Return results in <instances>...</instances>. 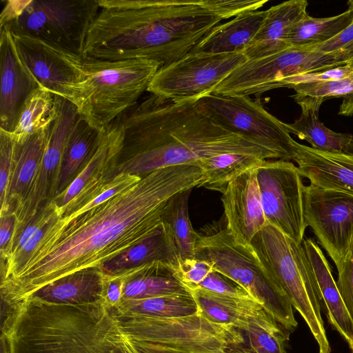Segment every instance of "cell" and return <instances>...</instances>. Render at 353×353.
Segmentation results:
<instances>
[{"instance_id": "cell-48", "label": "cell", "mask_w": 353, "mask_h": 353, "mask_svg": "<svg viewBox=\"0 0 353 353\" xmlns=\"http://www.w3.org/2000/svg\"><path fill=\"white\" fill-rule=\"evenodd\" d=\"M341 50L345 54L347 63L351 66H353V41L347 44Z\"/></svg>"}, {"instance_id": "cell-24", "label": "cell", "mask_w": 353, "mask_h": 353, "mask_svg": "<svg viewBox=\"0 0 353 353\" xmlns=\"http://www.w3.org/2000/svg\"><path fill=\"white\" fill-rule=\"evenodd\" d=\"M266 14L267 10L243 12L230 21L219 24L191 53H244L261 27Z\"/></svg>"}, {"instance_id": "cell-33", "label": "cell", "mask_w": 353, "mask_h": 353, "mask_svg": "<svg viewBox=\"0 0 353 353\" xmlns=\"http://www.w3.org/2000/svg\"><path fill=\"white\" fill-rule=\"evenodd\" d=\"M57 217H60L59 209L52 200L23 229L5 256L1 257V280L23 264L40 241L47 225Z\"/></svg>"}, {"instance_id": "cell-42", "label": "cell", "mask_w": 353, "mask_h": 353, "mask_svg": "<svg viewBox=\"0 0 353 353\" xmlns=\"http://www.w3.org/2000/svg\"><path fill=\"white\" fill-rule=\"evenodd\" d=\"M14 141L11 134L0 129V203L5 201L12 165Z\"/></svg>"}, {"instance_id": "cell-15", "label": "cell", "mask_w": 353, "mask_h": 353, "mask_svg": "<svg viewBox=\"0 0 353 353\" xmlns=\"http://www.w3.org/2000/svg\"><path fill=\"white\" fill-rule=\"evenodd\" d=\"M12 35L22 61L40 87L67 99L78 108L86 81L83 57L39 39Z\"/></svg>"}, {"instance_id": "cell-49", "label": "cell", "mask_w": 353, "mask_h": 353, "mask_svg": "<svg viewBox=\"0 0 353 353\" xmlns=\"http://www.w3.org/2000/svg\"><path fill=\"white\" fill-rule=\"evenodd\" d=\"M1 353H12L10 341L4 335H1Z\"/></svg>"}, {"instance_id": "cell-36", "label": "cell", "mask_w": 353, "mask_h": 353, "mask_svg": "<svg viewBox=\"0 0 353 353\" xmlns=\"http://www.w3.org/2000/svg\"><path fill=\"white\" fill-rule=\"evenodd\" d=\"M54 95L42 88L35 90L26 101L17 125L11 132L16 143L46 128L57 117Z\"/></svg>"}, {"instance_id": "cell-50", "label": "cell", "mask_w": 353, "mask_h": 353, "mask_svg": "<svg viewBox=\"0 0 353 353\" xmlns=\"http://www.w3.org/2000/svg\"><path fill=\"white\" fill-rule=\"evenodd\" d=\"M220 353H234V352H230L228 351L220 352ZM235 353H254V352H235Z\"/></svg>"}, {"instance_id": "cell-1", "label": "cell", "mask_w": 353, "mask_h": 353, "mask_svg": "<svg viewBox=\"0 0 353 353\" xmlns=\"http://www.w3.org/2000/svg\"><path fill=\"white\" fill-rule=\"evenodd\" d=\"M201 176L196 164L160 168L72 219H54L23 264L1 280L2 303L17 305L61 278L101 270L156 233L168 200Z\"/></svg>"}, {"instance_id": "cell-26", "label": "cell", "mask_w": 353, "mask_h": 353, "mask_svg": "<svg viewBox=\"0 0 353 353\" xmlns=\"http://www.w3.org/2000/svg\"><path fill=\"white\" fill-rule=\"evenodd\" d=\"M103 272L100 269L79 271L61 278L31 296L57 304H87L103 301Z\"/></svg>"}, {"instance_id": "cell-41", "label": "cell", "mask_w": 353, "mask_h": 353, "mask_svg": "<svg viewBox=\"0 0 353 353\" xmlns=\"http://www.w3.org/2000/svg\"><path fill=\"white\" fill-rule=\"evenodd\" d=\"M132 268L114 273L103 272V301L110 308L117 307L123 300V291L125 281Z\"/></svg>"}, {"instance_id": "cell-51", "label": "cell", "mask_w": 353, "mask_h": 353, "mask_svg": "<svg viewBox=\"0 0 353 353\" xmlns=\"http://www.w3.org/2000/svg\"><path fill=\"white\" fill-rule=\"evenodd\" d=\"M348 6L353 7V1H349L347 2Z\"/></svg>"}, {"instance_id": "cell-16", "label": "cell", "mask_w": 353, "mask_h": 353, "mask_svg": "<svg viewBox=\"0 0 353 353\" xmlns=\"http://www.w3.org/2000/svg\"><path fill=\"white\" fill-rule=\"evenodd\" d=\"M303 207L307 226L339 268L353 248V195L310 184Z\"/></svg>"}, {"instance_id": "cell-23", "label": "cell", "mask_w": 353, "mask_h": 353, "mask_svg": "<svg viewBox=\"0 0 353 353\" xmlns=\"http://www.w3.org/2000/svg\"><path fill=\"white\" fill-rule=\"evenodd\" d=\"M302 243L315 274L328 321L346 341L353 353V319L339 292L330 265L320 247L312 238H305Z\"/></svg>"}, {"instance_id": "cell-45", "label": "cell", "mask_w": 353, "mask_h": 353, "mask_svg": "<svg viewBox=\"0 0 353 353\" xmlns=\"http://www.w3.org/2000/svg\"><path fill=\"white\" fill-rule=\"evenodd\" d=\"M353 41V22L341 34L332 39L316 46L312 50L323 52H332L339 50Z\"/></svg>"}, {"instance_id": "cell-10", "label": "cell", "mask_w": 353, "mask_h": 353, "mask_svg": "<svg viewBox=\"0 0 353 353\" xmlns=\"http://www.w3.org/2000/svg\"><path fill=\"white\" fill-rule=\"evenodd\" d=\"M347 65L343 51L323 52L312 49L290 48L267 57L247 60L212 92L222 95H253L260 99L279 81L293 76L325 71Z\"/></svg>"}, {"instance_id": "cell-35", "label": "cell", "mask_w": 353, "mask_h": 353, "mask_svg": "<svg viewBox=\"0 0 353 353\" xmlns=\"http://www.w3.org/2000/svg\"><path fill=\"white\" fill-rule=\"evenodd\" d=\"M353 22V7L338 15L315 18L306 14L293 28L291 48L312 49L341 34Z\"/></svg>"}, {"instance_id": "cell-3", "label": "cell", "mask_w": 353, "mask_h": 353, "mask_svg": "<svg viewBox=\"0 0 353 353\" xmlns=\"http://www.w3.org/2000/svg\"><path fill=\"white\" fill-rule=\"evenodd\" d=\"M117 119L123 128V146L112 177L143 176L199 159L246 153L279 159L273 152L217 124L199 99L173 101L150 94Z\"/></svg>"}, {"instance_id": "cell-9", "label": "cell", "mask_w": 353, "mask_h": 353, "mask_svg": "<svg viewBox=\"0 0 353 353\" xmlns=\"http://www.w3.org/2000/svg\"><path fill=\"white\" fill-rule=\"evenodd\" d=\"M99 9L98 0H28L3 26L13 34L39 39L83 57L88 30Z\"/></svg>"}, {"instance_id": "cell-19", "label": "cell", "mask_w": 353, "mask_h": 353, "mask_svg": "<svg viewBox=\"0 0 353 353\" xmlns=\"http://www.w3.org/2000/svg\"><path fill=\"white\" fill-rule=\"evenodd\" d=\"M256 168L228 183L221 200L226 228L236 242L250 245L253 237L267 224L256 179Z\"/></svg>"}, {"instance_id": "cell-12", "label": "cell", "mask_w": 353, "mask_h": 353, "mask_svg": "<svg viewBox=\"0 0 353 353\" xmlns=\"http://www.w3.org/2000/svg\"><path fill=\"white\" fill-rule=\"evenodd\" d=\"M247 60L243 52L222 54L190 52L160 68L147 91L173 101L199 99L212 93Z\"/></svg>"}, {"instance_id": "cell-13", "label": "cell", "mask_w": 353, "mask_h": 353, "mask_svg": "<svg viewBox=\"0 0 353 353\" xmlns=\"http://www.w3.org/2000/svg\"><path fill=\"white\" fill-rule=\"evenodd\" d=\"M261 201L268 224L298 244L307 228L303 183L297 166L281 159L265 160L256 169Z\"/></svg>"}, {"instance_id": "cell-5", "label": "cell", "mask_w": 353, "mask_h": 353, "mask_svg": "<svg viewBox=\"0 0 353 353\" xmlns=\"http://www.w3.org/2000/svg\"><path fill=\"white\" fill-rule=\"evenodd\" d=\"M194 258L241 286L279 325L294 330L298 323L290 300L276 278L261 263L250 245L236 241L222 225H209L199 233Z\"/></svg>"}, {"instance_id": "cell-39", "label": "cell", "mask_w": 353, "mask_h": 353, "mask_svg": "<svg viewBox=\"0 0 353 353\" xmlns=\"http://www.w3.org/2000/svg\"><path fill=\"white\" fill-rule=\"evenodd\" d=\"M191 288H199L228 296L253 299L241 286L214 270L210 272L198 285L190 287L188 289Z\"/></svg>"}, {"instance_id": "cell-2", "label": "cell", "mask_w": 353, "mask_h": 353, "mask_svg": "<svg viewBox=\"0 0 353 353\" xmlns=\"http://www.w3.org/2000/svg\"><path fill=\"white\" fill-rule=\"evenodd\" d=\"M83 57L145 58L165 67L189 54L222 20L250 11V0H98Z\"/></svg>"}, {"instance_id": "cell-7", "label": "cell", "mask_w": 353, "mask_h": 353, "mask_svg": "<svg viewBox=\"0 0 353 353\" xmlns=\"http://www.w3.org/2000/svg\"><path fill=\"white\" fill-rule=\"evenodd\" d=\"M83 59L86 81L78 111L100 131L136 105L161 68L159 62L145 58L119 61Z\"/></svg>"}, {"instance_id": "cell-37", "label": "cell", "mask_w": 353, "mask_h": 353, "mask_svg": "<svg viewBox=\"0 0 353 353\" xmlns=\"http://www.w3.org/2000/svg\"><path fill=\"white\" fill-rule=\"evenodd\" d=\"M292 96L301 108L319 111L321 104L331 98L345 97L353 94V75L337 80L299 83L291 87Z\"/></svg>"}, {"instance_id": "cell-14", "label": "cell", "mask_w": 353, "mask_h": 353, "mask_svg": "<svg viewBox=\"0 0 353 353\" xmlns=\"http://www.w3.org/2000/svg\"><path fill=\"white\" fill-rule=\"evenodd\" d=\"M57 115L38 170L21 205L12 213L15 225L4 256L23 229L40 210L56 196L57 185L63 151L70 132L80 114L77 107L65 99L54 95Z\"/></svg>"}, {"instance_id": "cell-31", "label": "cell", "mask_w": 353, "mask_h": 353, "mask_svg": "<svg viewBox=\"0 0 353 353\" xmlns=\"http://www.w3.org/2000/svg\"><path fill=\"white\" fill-rule=\"evenodd\" d=\"M288 130L316 150L353 154V134L334 132L319 119V111L301 108L300 117L286 123Z\"/></svg>"}, {"instance_id": "cell-30", "label": "cell", "mask_w": 353, "mask_h": 353, "mask_svg": "<svg viewBox=\"0 0 353 353\" xmlns=\"http://www.w3.org/2000/svg\"><path fill=\"white\" fill-rule=\"evenodd\" d=\"M265 159L250 154L228 152L199 159L196 165L202 176L198 187L223 193L229 183L249 170L259 167Z\"/></svg>"}, {"instance_id": "cell-8", "label": "cell", "mask_w": 353, "mask_h": 353, "mask_svg": "<svg viewBox=\"0 0 353 353\" xmlns=\"http://www.w3.org/2000/svg\"><path fill=\"white\" fill-rule=\"evenodd\" d=\"M110 310L130 341L185 353H220L243 342L236 329L214 323L199 312L181 317L154 318Z\"/></svg>"}, {"instance_id": "cell-43", "label": "cell", "mask_w": 353, "mask_h": 353, "mask_svg": "<svg viewBox=\"0 0 353 353\" xmlns=\"http://www.w3.org/2000/svg\"><path fill=\"white\" fill-rule=\"evenodd\" d=\"M337 270L336 285L347 311L353 319V248L343 265Z\"/></svg>"}, {"instance_id": "cell-6", "label": "cell", "mask_w": 353, "mask_h": 353, "mask_svg": "<svg viewBox=\"0 0 353 353\" xmlns=\"http://www.w3.org/2000/svg\"><path fill=\"white\" fill-rule=\"evenodd\" d=\"M250 245L305 321L317 342L319 353H330L315 274L303 243H295L267 223L253 237Z\"/></svg>"}, {"instance_id": "cell-46", "label": "cell", "mask_w": 353, "mask_h": 353, "mask_svg": "<svg viewBox=\"0 0 353 353\" xmlns=\"http://www.w3.org/2000/svg\"><path fill=\"white\" fill-rule=\"evenodd\" d=\"M14 214H8L0 216V255L7 250L12 237L15 225Z\"/></svg>"}, {"instance_id": "cell-18", "label": "cell", "mask_w": 353, "mask_h": 353, "mask_svg": "<svg viewBox=\"0 0 353 353\" xmlns=\"http://www.w3.org/2000/svg\"><path fill=\"white\" fill-rule=\"evenodd\" d=\"M0 129L11 133L26 101L41 87L22 61L8 27H0Z\"/></svg>"}, {"instance_id": "cell-17", "label": "cell", "mask_w": 353, "mask_h": 353, "mask_svg": "<svg viewBox=\"0 0 353 353\" xmlns=\"http://www.w3.org/2000/svg\"><path fill=\"white\" fill-rule=\"evenodd\" d=\"M123 128L117 119L104 131L98 148L86 165L52 201L60 217L75 214L115 182L113 170L117 165L123 141Z\"/></svg>"}, {"instance_id": "cell-22", "label": "cell", "mask_w": 353, "mask_h": 353, "mask_svg": "<svg viewBox=\"0 0 353 353\" xmlns=\"http://www.w3.org/2000/svg\"><path fill=\"white\" fill-rule=\"evenodd\" d=\"M53 121L22 143L14 142L8 185L5 201L1 205L0 216L13 213L23 201L38 170Z\"/></svg>"}, {"instance_id": "cell-47", "label": "cell", "mask_w": 353, "mask_h": 353, "mask_svg": "<svg viewBox=\"0 0 353 353\" xmlns=\"http://www.w3.org/2000/svg\"><path fill=\"white\" fill-rule=\"evenodd\" d=\"M137 353H185L171 349L163 348L146 343L130 341Z\"/></svg>"}, {"instance_id": "cell-44", "label": "cell", "mask_w": 353, "mask_h": 353, "mask_svg": "<svg viewBox=\"0 0 353 353\" xmlns=\"http://www.w3.org/2000/svg\"><path fill=\"white\" fill-rule=\"evenodd\" d=\"M213 270L210 263L194 258L181 261L177 274L184 285L189 288L198 285Z\"/></svg>"}, {"instance_id": "cell-32", "label": "cell", "mask_w": 353, "mask_h": 353, "mask_svg": "<svg viewBox=\"0 0 353 353\" xmlns=\"http://www.w3.org/2000/svg\"><path fill=\"white\" fill-rule=\"evenodd\" d=\"M192 190H183L173 195L161 215L162 223L174 242L181 262L194 259L199 236L192 225L188 214V203Z\"/></svg>"}, {"instance_id": "cell-40", "label": "cell", "mask_w": 353, "mask_h": 353, "mask_svg": "<svg viewBox=\"0 0 353 353\" xmlns=\"http://www.w3.org/2000/svg\"><path fill=\"white\" fill-rule=\"evenodd\" d=\"M353 66L347 64L325 71L301 74L279 81L274 85L273 90L281 88H291L299 83L341 79L351 76Z\"/></svg>"}, {"instance_id": "cell-34", "label": "cell", "mask_w": 353, "mask_h": 353, "mask_svg": "<svg viewBox=\"0 0 353 353\" xmlns=\"http://www.w3.org/2000/svg\"><path fill=\"white\" fill-rule=\"evenodd\" d=\"M110 309L117 314L154 318L181 317L192 315L199 312L192 294L165 295L140 299H123L117 307Z\"/></svg>"}, {"instance_id": "cell-4", "label": "cell", "mask_w": 353, "mask_h": 353, "mask_svg": "<svg viewBox=\"0 0 353 353\" xmlns=\"http://www.w3.org/2000/svg\"><path fill=\"white\" fill-rule=\"evenodd\" d=\"M12 353H137L104 301L57 304L29 297L1 327Z\"/></svg>"}, {"instance_id": "cell-38", "label": "cell", "mask_w": 353, "mask_h": 353, "mask_svg": "<svg viewBox=\"0 0 353 353\" xmlns=\"http://www.w3.org/2000/svg\"><path fill=\"white\" fill-rule=\"evenodd\" d=\"M245 332L254 353H285L286 336L269 314L250 318Z\"/></svg>"}, {"instance_id": "cell-29", "label": "cell", "mask_w": 353, "mask_h": 353, "mask_svg": "<svg viewBox=\"0 0 353 353\" xmlns=\"http://www.w3.org/2000/svg\"><path fill=\"white\" fill-rule=\"evenodd\" d=\"M153 261L164 263L176 272L179 269L181 261L176 248L163 224L156 233L105 263L101 270L114 273Z\"/></svg>"}, {"instance_id": "cell-28", "label": "cell", "mask_w": 353, "mask_h": 353, "mask_svg": "<svg viewBox=\"0 0 353 353\" xmlns=\"http://www.w3.org/2000/svg\"><path fill=\"white\" fill-rule=\"evenodd\" d=\"M103 131L92 127L81 116L79 117L63 151L56 196L72 183L86 165L97 150Z\"/></svg>"}, {"instance_id": "cell-20", "label": "cell", "mask_w": 353, "mask_h": 353, "mask_svg": "<svg viewBox=\"0 0 353 353\" xmlns=\"http://www.w3.org/2000/svg\"><path fill=\"white\" fill-rule=\"evenodd\" d=\"M293 161L302 177L327 190L353 195V154L330 152L296 142Z\"/></svg>"}, {"instance_id": "cell-11", "label": "cell", "mask_w": 353, "mask_h": 353, "mask_svg": "<svg viewBox=\"0 0 353 353\" xmlns=\"http://www.w3.org/2000/svg\"><path fill=\"white\" fill-rule=\"evenodd\" d=\"M199 101L209 116L223 128L273 152L279 159L293 161L296 141L286 123L268 112L260 99L212 92Z\"/></svg>"}, {"instance_id": "cell-21", "label": "cell", "mask_w": 353, "mask_h": 353, "mask_svg": "<svg viewBox=\"0 0 353 353\" xmlns=\"http://www.w3.org/2000/svg\"><path fill=\"white\" fill-rule=\"evenodd\" d=\"M307 6L305 0H290L267 10L261 27L244 51L248 60L267 57L290 48L292 31L307 14Z\"/></svg>"}, {"instance_id": "cell-27", "label": "cell", "mask_w": 353, "mask_h": 353, "mask_svg": "<svg viewBox=\"0 0 353 353\" xmlns=\"http://www.w3.org/2000/svg\"><path fill=\"white\" fill-rule=\"evenodd\" d=\"M190 294L174 268L153 261L133 268L123 288V300Z\"/></svg>"}, {"instance_id": "cell-25", "label": "cell", "mask_w": 353, "mask_h": 353, "mask_svg": "<svg viewBox=\"0 0 353 353\" xmlns=\"http://www.w3.org/2000/svg\"><path fill=\"white\" fill-rule=\"evenodd\" d=\"M189 290L199 312L218 324L245 332L250 318L267 314L253 299L221 295L199 288H191Z\"/></svg>"}, {"instance_id": "cell-52", "label": "cell", "mask_w": 353, "mask_h": 353, "mask_svg": "<svg viewBox=\"0 0 353 353\" xmlns=\"http://www.w3.org/2000/svg\"><path fill=\"white\" fill-rule=\"evenodd\" d=\"M352 74V75H353V71H352V74Z\"/></svg>"}]
</instances>
